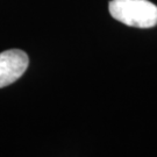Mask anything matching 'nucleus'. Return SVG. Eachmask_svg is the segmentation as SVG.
<instances>
[{"instance_id": "2", "label": "nucleus", "mask_w": 157, "mask_h": 157, "mask_svg": "<svg viewBox=\"0 0 157 157\" xmlns=\"http://www.w3.org/2000/svg\"><path fill=\"white\" fill-rule=\"evenodd\" d=\"M29 64L27 54L19 49L0 52V89L17 82Z\"/></svg>"}, {"instance_id": "1", "label": "nucleus", "mask_w": 157, "mask_h": 157, "mask_svg": "<svg viewBox=\"0 0 157 157\" xmlns=\"http://www.w3.org/2000/svg\"><path fill=\"white\" fill-rule=\"evenodd\" d=\"M109 13L115 20L135 28H151L157 25V6L148 0H112Z\"/></svg>"}]
</instances>
